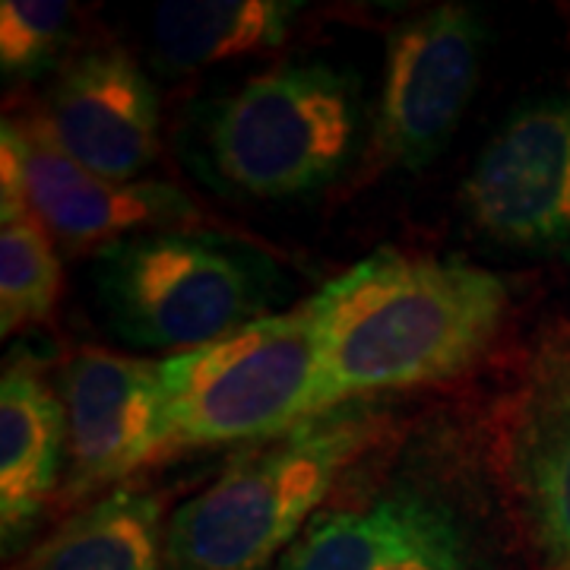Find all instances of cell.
<instances>
[{"instance_id":"3957f363","label":"cell","mask_w":570,"mask_h":570,"mask_svg":"<svg viewBox=\"0 0 570 570\" xmlns=\"http://www.w3.org/2000/svg\"><path fill=\"white\" fill-rule=\"evenodd\" d=\"M105 326L134 348L171 355L213 346L288 298L283 269L261 247L200 228H156L96 250Z\"/></svg>"},{"instance_id":"5bb4252c","label":"cell","mask_w":570,"mask_h":570,"mask_svg":"<svg viewBox=\"0 0 570 570\" xmlns=\"http://www.w3.org/2000/svg\"><path fill=\"white\" fill-rule=\"evenodd\" d=\"M302 3L288 0H168L153 17L163 67L184 73L279 48Z\"/></svg>"},{"instance_id":"52a82bcc","label":"cell","mask_w":570,"mask_h":570,"mask_svg":"<svg viewBox=\"0 0 570 570\" xmlns=\"http://www.w3.org/2000/svg\"><path fill=\"white\" fill-rule=\"evenodd\" d=\"M485 39V20L466 3L425 10L390 32L374 121L384 163L419 171L448 146L475 92Z\"/></svg>"},{"instance_id":"4fadbf2b","label":"cell","mask_w":570,"mask_h":570,"mask_svg":"<svg viewBox=\"0 0 570 570\" xmlns=\"http://www.w3.org/2000/svg\"><path fill=\"white\" fill-rule=\"evenodd\" d=\"M163 501L118 485L63 520L13 570H165Z\"/></svg>"},{"instance_id":"2e32d148","label":"cell","mask_w":570,"mask_h":570,"mask_svg":"<svg viewBox=\"0 0 570 570\" xmlns=\"http://www.w3.org/2000/svg\"><path fill=\"white\" fill-rule=\"evenodd\" d=\"M400 510V485L314 517L276 570H374Z\"/></svg>"},{"instance_id":"277c9868","label":"cell","mask_w":570,"mask_h":570,"mask_svg":"<svg viewBox=\"0 0 570 570\" xmlns=\"http://www.w3.org/2000/svg\"><path fill=\"white\" fill-rule=\"evenodd\" d=\"M314 333L305 302L219 343L156 362V460L216 444H261L311 419Z\"/></svg>"},{"instance_id":"9c48e42d","label":"cell","mask_w":570,"mask_h":570,"mask_svg":"<svg viewBox=\"0 0 570 570\" xmlns=\"http://www.w3.org/2000/svg\"><path fill=\"white\" fill-rule=\"evenodd\" d=\"M58 396L67 419V504L118 489L130 472L156 463V362L111 352H80L61 367Z\"/></svg>"},{"instance_id":"ba28073f","label":"cell","mask_w":570,"mask_h":570,"mask_svg":"<svg viewBox=\"0 0 570 570\" xmlns=\"http://www.w3.org/2000/svg\"><path fill=\"white\" fill-rule=\"evenodd\" d=\"M469 223L532 254L570 247V96L523 105L501 124L463 184Z\"/></svg>"},{"instance_id":"5b68a950","label":"cell","mask_w":570,"mask_h":570,"mask_svg":"<svg viewBox=\"0 0 570 570\" xmlns=\"http://www.w3.org/2000/svg\"><path fill=\"white\" fill-rule=\"evenodd\" d=\"M358 86L324 61L283 63L209 108L213 178L257 200H292L333 181L358 137Z\"/></svg>"},{"instance_id":"30bf717a","label":"cell","mask_w":570,"mask_h":570,"mask_svg":"<svg viewBox=\"0 0 570 570\" xmlns=\"http://www.w3.org/2000/svg\"><path fill=\"white\" fill-rule=\"evenodd\" d=\"M0 159L17 168L29 213L51 238L67 245L102 242L127 235L184 228L197 219L194 200L165 181H108L70 163L36 127L3 118Z\"/></svg>"},{"instance_id":"ac0fdd59","label":"cell","mask_w":570,"mask_h":570,"mask_svg":"<svg viewBox=\"0 0 570 570\" xmlns=\"http://www.w3.org/2000/svg\"><path fill=\"white\" fill-rule=\"evenodd\" d=\"M73 7L58 0H7L0 7V70L36 77L51 67L67 41Z\"/></svg>"},{"instance_id":"8fae6325","label":"cell","mask_w":570,"mask_h":570,"mask_svg":"<svg viewBox=\"0 0 570 570\" xmlns=\"http://www.w3.org/2000/svg\"><path fill=\"white\" fill-rule=\"evenodd\" d=\"M36 130L99 178L140 181L159 156V92L121 48L86 51L51 86Z\"/></svg>"},{"instance_id":"7c38bea8","label":"cell","mask_w":570,"mask_h":570,"mask_svg":"<svg viewBox=\"0 0 570 570\" xmlns=\"http://www.w3.org/2000/svg\"><path fill=\"white\" fill-rule=\"evenodd\" d=\"M67 419L61 396L36 365L10 362L0 381V535L3 551L20 549L61 489Z\"/></svg>"},{"instance_id":"6da1fadb","label":"cell","mask_w":570,"mask_h":570,"mask_svg":"<svg viewBox=\"0 0 570 570\" xmlns=\"http://www.w3.org/2000/svg\"><path fill=\"white\" fill-rule=\"evenodd\" d=\"M491 269L374 250L305 298L314 333L311 419L365 393L438 384L475 365L508 317Z\"/></svg>"},{"instance_id":"7a4b0ae2","label":"cell","mask_w":570,"mask_h":570,"mask_svg":"<svg viewBox=\"0 0 570 570\" xmlns=\"http://www.w3.org/2000/svg\"><path fill=\"white\" fill-rule=\"evenodd\" d=\"M377 431L381 415L355 400L250 444L171 513L165 570H276Z\"/></svg>"},{"instance_id":"9a60e30c","label":"cell","mask_w":570,"mask_h":570,"mask_svg":"<svg viewBox=\"0 0 570 570\" xmlns=\"http://www.w3.org/2000/svg\"><path fill=\"white\" fill-rule=\"evenodd\" d=\"M61 292V261L51 235L22 200L0 204V333L41 324Z\"/></svg>"},{"instance_id":"8992f818","label":"cell","mask_w":570,"mask_h":570,"mask_svg":"<svg viewBox=\"0 0 570 570\" xmlns=\"http://www.w3.org/2000/svg\"><path fill=\"white\" fill-rule=\"evenodd\" d=\"M498 472L546 570H570V326L539 333L498 415Z\"/></svg>"},{"instance_id":"e0dca14e","label":"cell","mask_w":570,"mask_h":570,"mask_svg":"<svg viewBox=\"0 0 570 570\" xmlns=\"http://www.w3.org/2000/svg\"><path fill=\"white\" fill-rule=\"evenodd\" d=\"M374 570H479L466 520L425 485H400V510Z\"/></svg>"}]
</instances>
